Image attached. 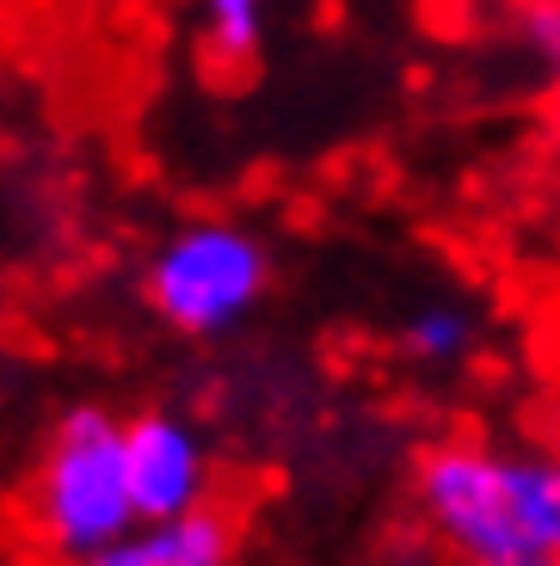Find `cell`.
<instances>
[{
	"instance_id": "6da1fadb",
	"label": "cell",
	"mask_w": 560,
	"mask_h": 566,
	"mask_svg": "<svg viewBox=\"0 0 560 566\" xmlns=\"http://www.w3.org/2000/svg\"><path fill=\"white\" fill-rule=\"evenodd\" d=\"M413 530L456 566H560L554 443L444 431L406 468Z\"/></svg>"
},
{
	"instance_id": "ba28073f",
	"label": "cell",
	"mask_w": 560,
	"mask_h": 566,
	"mask_svg": "<svg viewBox=\"0 0 560 566\" xmlns=\"http://www.w3.org/2000/svg\"><path fill=\"white\" fill-rule=\"evenodd\" d=\"M197 25H204L210 56L235 69V62H252L266 50L271 0H197Z\"/></svg>"
},
{
	"instance_id": "277c9868",
	"label": "cell",
	"mask_w": 560,
	"mask_h": 566,
	"mask_svg": "<svg viewBox=\"0 0 560 566\" xmlns=\"http://www.w3.org/2000/svg\"><path fill=\"white\" fill-rule=\"evenodd\" d=\"M124 462L136 517H185L216 505V450L179 407H142L124 419Z\"/></svg>"
},
{
	"instance_id": "8992f818",
	"label": "cell",
	"mask_w": 560,
	"mask_h": 566,
	"mask_svg": "<svg viewBox=\"0 0 560 566\" xmlns=\"http://www.w3.org/2000/svg\"><path fill=\"white\" fill-rule=\"evenodd\" d=\"M394 345L419 376H463L487 345V314L468 296H419L394 326Z\"/></svg>"
},
{
	"instance_id": "52a82bcc",
	"label": "cell",
	"mask_w": 560,
	"mask_h": 566,
	"mask_svg": "<svg viewBox=\"0 0 560 566\" xmlns=\"http://www.w3.org/2000/svg\"><path fill=\"white\" fill-rule=\"evenodd\" d=\"M505 38L530 74L542 148L560 167V0H505Z\"/></svg>"
},
{
	"instance_id": "3957f363",
	"label": "cell",
	"mask_w": 560,
	"mask_h": 566,
	"mask_svg": "<svg viewBox=\"0 0 560 566\" xmlns=\"http://www.w3.org/2000/svg\"><path fill=\"white\" fill-rule=\"evenodd\" d=\"M271 277H278V265H271L259 228L235 222V216H197L148 253L142 296L167 333L191 345H222L266 308Z\"/></svg>"
},
{
	"instance_id": "5b68a950",
	"label": "cell",
	"mask_w": 560,
	"mask_h": 566,
	"mask_svg": "<svg viewBox=\"0 0 560 566\" xmlns=\"http://www.w3.org/2000/svg\"><path fill=\"white\" fill-rule=\"evenodd\" d=\"M235 560H240L235 517L204 505L185 511V517H142L86 566H235Z\"/></svg>"
},
{
	"instance_id": "7a4b0ae2",
	"label": "cell",
	"mask_w": 560,
	"mask_h": 566,
	"mask_svg": "<svg viewBox=\"0 0 560 566\" xmlns=\"http://www.w3.org/2000/svg\"><path fill=\"white\" fill-rule=\"evenodd\" d=\"M136 517L124 462V412L112 407H69L56 431L43 438L38 468L25 486V530L56 566H86L112 548Z\"/></svg>"
}]
</instances>
